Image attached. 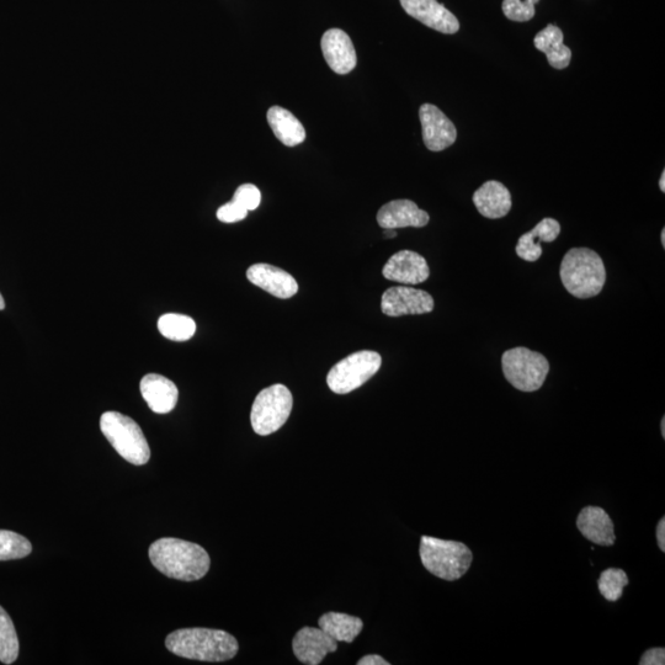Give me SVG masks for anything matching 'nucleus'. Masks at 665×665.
<instances>
[{
    "label": "nucleus",
    "mask_w": 665,
    "mask_h": 665,
    "mask_svg": "<svg viewBox=\"0 0 665 665\" xmlns=\"http://www.w3.org/2000/svg\"><path fill=\"white\" fill-rule=\"evenodd\" d=\"M152 565L164 576L183 582H195L209 572V553L194 542L163 537L150 547Z\"/></svg>",
    "instance_id": "1"
},
{
    "label": "nucleus",
    "mask_w": 665,
    "mask_h": 665,
    "mask_svg": "<svg viewBox=\"0 0 665 665\" xmlns=\"http://www.w3.org/2000/svg\"><path fill=\"white\" fill-rule=\"evenodd\" d=\"M168 651L201 662H226L236 657L239 645L231 633L211 629H182L167 637Z\"/></svg>",
    "instance_id": "2"
},
{
    "label": "nucleus",
    "mask_w": 665,
    "mask_h": 665,
    "mask_svg": "<svg viewBox=\"0 0 665 665\" xmlns=\"http://www.w3.org/2000/svg\"><path fill=\"white\" fill-rule=\"evenodd\" d=\"M563 286L577 299H592L604 289L606 270L603 259L588 248L568 250L561 263Z\"/></svg>",
    "instance_id": "3"
},
{
    "label": "nucleus",
    "mask_w": 665,
    "mask_h": 665,
    "mask_svg": "<svg viewBox=\"0 0 665 665\" xmlns=\"http://www.w3.org/2000/svg\"><path fill=\"white\" fill-rule=\"evenodd\" d=\"M420 558L425 568L435 577L454 582L465 576L473 561L472 552L457 541L423 536L420 540Z\"/></svg>",
    "instance_id": "4"
},
{
    "label": "nucleus",
    "mask_w": 665,
    "mask_h": 665,
    "mask_svg": "<svg viewBox=\"0 0 665 665\" xmlns=\"http://www.w3.org/2000/svg\"><path fill=\"white\" fill-rule=\"evenodd\" d=\"M100 429L122 459L136 466L150 461V445L140 425L132 418L119 412H106L100 418Z\"/></svg>",
    "instance_id": "5"
},
{
    "label": "nucleus",
    "mask_w": 665,
    "mask_h": 665,
    "mask_svg": "<svg viewBox=\"0 0 665 665\" xmlns=\"http://www.w3.org/2000/svg\"><path fill=\"white\" fill-rule=\"evenodd\" d=\"M505 379L523 392H535L544 385L550 372L549 360L544 355L528 348H514L502 356Z\"/></svg>",
    "instance_id": "6"
},
{
    "label": "nucleus",
    "mask_w": 665,
    "mask_h": 665,
    "mask_svg": "<svg viewBox=\"0 0 665 665\" xmlns=\"http://www.w3.org/2000/svg\"><path fill=\"white\" fill-rule=\"evenodd\" d=\"M294 397L284 385H273L264 388L254 399L250 422L255 433L268 436L278 432L289 419Z\"/></svg>",
    "instance_id": "7"
},
{
    "label": "nucleus",
    "mask_w": 665,
    "mask_h": 665,
    "mask_svg": "<svg viewBox=\"0 0 665 665\" xmlns=\"http://www.w3.org/2000/svg\"><path fill=\"white\" fill-rule=\"evenodd\" d=\"M381 365V355L376 351H358L332 367L327 376L328 387L337 395H347L374 377Z\"/></svg>",
    "instance_id": "8"
},
{
    "label": "nucleus",
    "mask_w": 665,
    "mask_h": 665,
    "mask_svg": "<svg viewBox=\"0 0 665 665\" xmlns=\"http://www.w3.org/2000/svg\"><path fill=\"white\" fill-rule=\"evenodd\" d=\"M434 299L427 291L414 287H391L382 295L381 310L388 317L425 315L434 310Z\"/></svg>",
    "instance_id": "9"
},
{
    "label": "nucleus",
    "mask_w": 665,
    "mask_h": 665,
    "mask_svg": "<svg viewBox=\"0 0 665 665\" xmlns=\"http://www.w3.org/2000/svg\"><path fill=\"white\" fill-rule=\"evenodd\" d=\"M423 141L429 151L441 152L456 142L457 131L452 121L438 106L424 104L419 109Z\"/></svg>",
    "instance_id": "10"
},
{
    "label": "nucleus",
    "mask_w": 665,
    "mask_h": 665,
    "mask_svg": "<svg viewBox=\"0 0 665 665\" xmlns=\"http://www.w3.org/2000/svg\"><path fill=\"white\" fill-rule=\"evenodd\" d=\"M401 5L409 17L439 33L451 35L460 30L459 20L438 0H401Z\"/></svg>",
    "instance_id": "11"
},
{
    "label": "nucleus",
    "mask_w": 665,
    "mask_h": 665,
    "mask_svg": "<svg viewBox=\"0 0 665 665\" xmlns=\"http://www.w3.org/2000/svg\"><path fill=\"white\" fill-rule=\"evenodd\" d=\"M382 274L387 280L399 284L418 285L429 279L430 269L422 255L412 250H401L383 266Z\"/></svg>",
    "instance_id": "12"
},
{
    "label": "nucleus",
    "mask_w": 665,
    "mask_h": 665,
    "mask_svg": "<svg viewBox=\"0 0 665 665\" xmlns=\"http://www.w3.org/2000/svg\"><path fill=\"white\" fill-rule=\"evenodd\" d=\"M292 649L301 663L318 665L327 654L337 651L338 642L321 629L303 627L292 640Z\"/></svg>",
    "instance_id": "13"
},
{
    "label": "nucleus",
    "mask_w": 665,
    "mask_h": 665,
    "mask_svg": "<svg viewBox=\"0 0 665 665\" xmlns=\"http://www.w3.org/2000/svg\"><path fill=\"white\" fill-rule=\"evenodd\" d=\"M250 283L260 287L278 299H291L299 291V284L285 270L270 264H254L247 270Z\"/></svg>",
    "instance_id": "14"
},
{
    "label": "nucleus",
    "mask_w": 665,
    "mask_h": 665,
    "mask_svg": "<svg viewBox=\"0 0 665 665\" xmlns=\"http://www.w3.org/2000/svg\"><path fill=\"white\" fill-rule=\"evenodd\" d=\"M324 60L337 74H348L356 67L355 47L349 35L340 29L326 31L321 41Z\"/></svg>",
    "instance_id": "15"
},
{
    "label": "nucleus",
    "mask_w": 665,
    "mask_h": 665,
    "mask_svg": "<svg viewBox=\"0 0 665 665\" xmlns=\"http://www.w3.org/2000/svg\"><path fill=\"white\" fill-rule=\"evenodd\" d=\"M430 217L428 212L420 210L416 202L411 200H393L383 205L377 214V223L383 230H397V228L416 227L428 225Z\"/></svg>",
    "instance_id": "16"
},
{
    "label": "nucleus",
    "mask_w": 665,
    "mask_h": 665,
    "mask_svg": "<svg viewBox=\"0 0 665 665\" xmlns=\"http://www.w3.org/2000/svg\"><path fill=\"white\" fill-rule=\"evenodd\" d=\"M141 393L151 411L157 414L172 412L178 403V387L162 375L150 374L143 377Z\"/></svg>",
    "instance_id": "17"
},
{
    "label": "nucleus",
    "mask_w": 665,
    "mask_h": 665,
    "mask_svg": "<svg viewBox=\"0 0 665 665\" xmlns=\"http://www.w3.org/2000/svg\"><path fill=\"white\" fill-rule=\"evenodd\" d=\"M577 528L585 539L599 546H613L616 536L614 523L600 507H585L578 515Z\"/></svg>",
    "instance_id": "18"
},
{
    "label": "nucleus",
    "mask_w": 665,
    "mask_h": 665,
    "mask_svg": "<svg viewBox=\"0 0 665 665\" xmlns=\"http://www.w3.org/2000/svg\"><path fill=\"white\" fill-rule=\"evenodd\" d=\"M473 204L483 217L497 218L505 217L512 210V195L507 186L491 180L484 183L480 189L473 194Z\"/></svg>",
    "instance_id": "19"
},
{
    "label": "nucleus",
    "mask_w": 665,
    "mask_h": 665,
    "mask_svg": "<svg viewBox=\"0 0 665 665\" xmlns=\"http://www.w3.org/2000/svg\"><path fill=\"white\" fill-rule=\"evenodd\" d=\"M561 225L553 218H544L534 230L523 234L516 246V254L525 262L534 263L541 258V243H551L560 236Z\"/></svg>",
    "instance_id": "20"
},
{
    "label": "nucleus",
    "mask_w": 665,
    "mask_h": 665,
    "mask_svg": "<svg viewBox=\"0 0 665 665\" xmlns=\"http://www.w3.org/2000/svg\"><path fill=\"white\" fill-rule=\"evenodd\" d=\"M266 117H268L270 129L285 146L295 147L305 142V127L289 110L281 108V106H271Z\"/></svg>",
    "instance_id": "21"
},
{
    "label": "nucleus",
    "mask_w": 665,
    "mask_h": 665,
    "mask_svg": "<svg viewBox=\"0 0 665 665\" xmlns=\"http://www.w3.org/2000/svg\"><path fill=\"white\" fill-rule=\"evenodd\" d=\"M565 36L556 25H547V28L536 35L534 45L537 50L544 52L551 67L565 69L571 63L572 51L563 44Z\"/></svg>",
    "instance_id": "22"
},
{
    "label": "nucleus",
    "mask_w": 665,
    "mask_h": 665,
    "mask_svg": "<svg viewBox=\"0 0 665 665\" xmlns=\"http://www.w3.org/2000/svg\"><path fill=\"white\" fill-rule=\"evenodd\" d=\"M318 625L333 640L345 643L353 642L364 629V622L359 617L342 613L324 614Z\"/></svg>",
    "instance_id": "23"
},
{
    "label": "nucleus",
    "mask_w": 665,
    "mask_h": 665,
    "mask_svg": "<svg viewBox=\"0 0 665 665\" xmlns=\"http://www.w3.org/2000/svg\"><path fill=\"white\" fill-rule=\"evenodd\" d=\"M158 331L173 342H186L194 337L196 323L193 318L177 313H168L159 318Z\"/></svg>",
    "instance_id": "24"
},
{
    "label": "nucleus",
    "mask_w": 665,
    "mask_h": 665,
    "mask_svg": "<svg viewBox=\"0 0 665 665\" xmlns=\"http://www.w3.org/2000/svg\"><path fill=\"white\" fill-rule=\"evenodd\" d=\"M19 657V638L9 614L0 606V662L13 664Z\"/></svg>",
    "instance_id": "25"
},
{
    "label": "nucleus",
    "mask_w": 665,
    "mask_h": 665,
    "mask_svg": "<svg viewBox=\"0 0 665 665\" xmlns=\"http://www.w3.org/2000/svg\"><path fill=\"white\" fill-rule=\"evenodd\" d=\"M33 545L26 537L14 531L0 530V561L20 560L28 557Z\"/></svg>",
    "instance_id": "26"
},
{
    "label": "nucleus",
    "mask_w": 665,
    "mask_h": 665,
    "mask_svg": "<svg viewBox=\"0 0 665 665\" xmlns=\"http://www.w3.org/2000/svg\"><path fill=\"white\" fill-rule=\"evenodd\" d=\"M629 577L622 569H606L599 578L600 594L608 601H617L624 594V588L629 584Z\"/></svg>",
    "instance_id": "27"
},
{
    "label": "nucleus",
    "mask_w": 665,
    "mask_h": 665,
    "mask_svg": "<svg viewBox=\"0 0 665 665\" xmlns=\"http://www.w3.org/2000/svg\"><path fill=\"white\" fill-rule=\"evenodd\" d=\"M537 2L539 0H503V13L509 20L525 23L535 17Z\"/></svg>",
    "instance_id": "28"
},
{
    "label": "nucleus",
    "mask_w": 665,
    "mask_h": 665,
    "mask_svg": "<svg viewBox=\"0 0 665 665\" xmlns=\"http://www.w3.org/2000/svg\"><path fill=\"white\" fill-rule=\"evenodd\" d=\"M232 201L237 202L238 205H241L249 212L258 209L260 201H262V194H260L257 186L243 184L234 193Z\"/></svg>",
    "instance_id": "29"
},
{
    "label": "nucleus",
    "mask_w": 665,
    "mask_h": 665,
    "mask_svg": "<svg viewBox=\"0 0 665 665\" xmlns=\"http://www.w3.org/2000/svg\"><path fill=\"white\" fill-rule=\"evenodd\" d=\"M247 215L248 211L234 201L227 202V204L221 206L217 211L218 220L225 223L242 221Z\"/></svg>",
    "instance_id": "30"
},
{
    "label": "nucleus",
    "mask_w": 665,
    "mask_h": 665,
    "mask_svg": "<svg viewBox=\"0 0 665 665\" xmlns=\"http://www.w3.org/2000/svg\"><path fill=\"white\" fill-rule=\"evenodd\" d=\"M665 664V649L652 648L648 649L641 657L640 665H664Z\"/></svg>",
    "instance_id": "31"
},
{
    "label": "nucleus",
    "mask_w": 665,
    "mask_h": 665,
    "mask_svg": "<svg viewBox=\"0 0 665 665\" xmlns=\"http://www.w3.org/2000/svg\"><path fill=\"white\" fill-rule=\"evenodd\" d=\"M358 665H390V663L377 654H369V656L361 658Z\"/></svg>",
    "instance_id": "32"
},
{
    "label": "nucleus",
    "mask_w": 665,
    "mask_h": 665,
    "mask_svg": "<svg viewBox=\"0 0 665 665\" xmlns=\"http://www.w3.org/2000/svg\"><path fill=\"white\" fill-rule=\"evenodd\" d=\"M657 541H658V546L661 551H665V519L662 518L661 521H659L658 526H657Z\"/></svg>",
    "instance_id": "33"
},
{
    "label": "nucleus",
    "mask_w": 665,
    "mask_h": 665,
    "mask_svg": "<svg viewBox=\"0 0 665 665\" xmlns=\"http://www.w3.org/2000/svg\"><path fill=\"white\" fill-rule=\"evenodd\" d=\"M385 234H386L387 238H396L397 237L396 230H386Z\"/></svg>",
    "instance_id": "34"
},
{
    "label": "nucleus",
    "mask_w": 665,
    "mask_h": 665,
    "mask_svg": "<svg viewBox=\"0 0 665 665\" xmlns=\"http://www.w3.org/2000/svg\"><path fill=\"white\" fill-rule=\"evenodd\" d=\"M659 188H661V190L664 193V191H665V172H663L662 178H661V180H659Z\"/></svg>",
    "instance_id": "35"
},
{
    "label": "nucleus",
    "mask_w": 665,
    "mask_h": 665,
    "mask_svg": "<svg viewBox=\"0 0 665 665\" xmlns=\"http://www.w3.org/2000/svg\"><path fill=\"white\" fill-rule=\"evenodd\" d=\"M4 308H5V302H4L2 294H0V311H3Z\"/></svg>",
    "instance_id": "36"
},
{
    "label": "nucleus",
    "mask_w": 665,
    "mask_h": 665,
    "mask_svg": "<svg viewBox=\"0 0 665 665\" xmlns=\"http://www.w3.org/2000/svg\"><path fill=\"white\" fill-rule=\"evenodd\" d=\"M662 436L665 438V418L662 419Z\"/></svg>",
    "instance_id": "37"
},
{
    "label": "nucleus",
    "mask_w": 665,
    "mask_h": 665,
    "mask_svg": "<svg viewBox=\"0 0 665 665\" xmlns=\"http://www.w3.org/2000/svg\"><path fill=\"white\" fill-rule=\"evenodd\" d=\"M662 244H663V247H665V231L664 230L662 231Z\"/></svg>",
    "instance_id": "38"
}]
</instances>
